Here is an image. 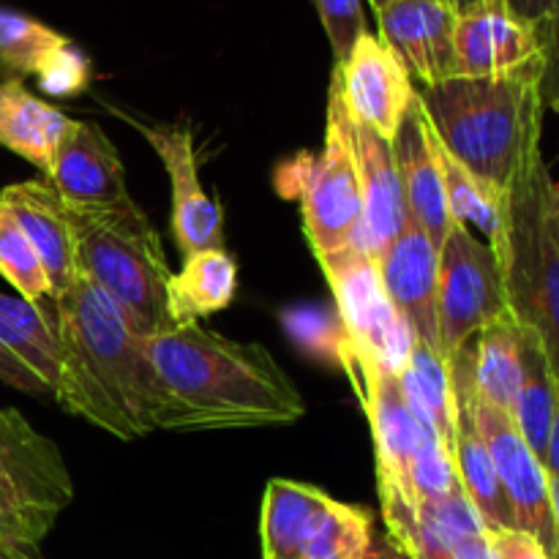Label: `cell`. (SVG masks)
<instances>
[{"instance_id":"10","label":"cell","mask_w":559,"mask_h":559,"mask_svg":"<svg viewBox=\"0 0 559 559\" xmlns=\"http://www.w3.org/2000/svg\"><path fill=\"white\" fill-rule=\"evenodd\" d=\"M331 93L353 123L393 140L418 102V87L393 49L374 33H364L353 52L336 63Z\"/></svg>"},{"instance_id":"20","label":"cell","mask_w":559,"mask_h":559,"mask_svg":"<svg viewBox=\"0 0 559 559\" xmlns=\"http://www.w3.org/2000/svg\"><path fill=\"white\" fill-rule=\"evenodd\" d=\"M0 464L49 516L58 519L74 497L58 445L38 435L16 409H0Z\"/></svg>"},{"instance_id":"19","label":"cell","mask_w":559,"mask_h":559,"mask_svg":"<svg viewBox=\"0 0 559 559\" xmlns=\"http://www.w3.org/2000/svg\"><path fill=\"white\" fill-rule=\"evenodd\" d=\"M393 156H396L399 180H402L404 205H407L409 222L418 224L440 249L453 227L448 213L445 180H442L440 153L429 123L424 118L420 102L413 104L407 118L402 120L399 131L391 140Z\"/></svg>"},{"instance_id":"17","label":"cell","mask_w":559,"mask_h":559,"mask_svg":"<svg viewBox=\"0 0 559 559\" xmlns=\"http://www.w3.org/2000/svg\"><path fill=\"white\" fill-rule=\"evenodd\" d=\"M456 76H500L522 71L540 60L535 25L502 3L456 16L453 31Z\"/></svg>"},{"instance_id":"7","label":"cell","mask_w":559,"mask_h":559,"mask_svg":"<svg viewBox=\"0 0 559 559\" xmlns=\"http://www.w3.org/2000/svg\"><path fill=\"white\" fill-rule=\"evenodd\" d=\"M320 267L331 284L338 322L355 358L371 360L396 377L402 374L415 336L388 298L377 257L364 246H347L320 257Z\"/></svg>"},{"instance_id":"23","label":"cell","mask_w":559,"mask_h":559,"mask_svg":"<svg viewBox=\"0 0 559 559\" xmlns=\"http://www.w3.org/2000/svg\"><path fill=\"white\" fill-rule=\"evenodd\" d=\"M238 293V262L224 249L183 257V267L167 287V311L175 328L200 325V320L224 311Z\"/></svg>"},{"instance_id":"29","label":"cell","mask_w":559,"mask_h":559,"mask_svg":"<svg viewBox=\"0 0 559 559\" xmlns=\"http://www.w3.org/2000/svg\"><path fill=\"white\" fill-rule=\"evenodd\" d=\"M69 44V38L44 22L0 9V63L16 74L38 76Z\"/></svg>"},{"instance_id":"13","label":"cell","mask_w":559,"mask_h":559,"mask_svg":"<svg viewBox=\"0 0 559 559\" xmlns=\"http://www.w3.org/2000/svg\"><path fill=\"white\" fill-rule=\"evenodd\" d=\"M377 265L388 298L409 325L415 342L440 355V325H437L440 249L435 240L407 218L396 240L377 257Z\"/></svg>"},{"instance_id":"31","label":"cell","mask_w":559,"mask_h":559,"mask_svg":"<svg viewBox=\"0 0 559 559\" xmlns=\"http://www.w3.org/2000/svg\"><path fill=\"white\" fill-rule=\"evenodd\" d=\"M0 276L27 304L41 306V300L49 298V282L41 260L3 205H0Z\"/></svg>"},{"instance_id":"12","label":"cell","mask_w":559,"mask_h":559,"mask_svg":"<svg viewBox=\"0 0 559 559\" xmlns=\"http://www.w3.org/2000/svg\"><path fill=\"white\" fill-rule=\"evenodd\" d=\"M115 115L134 126L151 142L167 169L169 186H173V238L180 254L189 257L197 251L224 249V213L216 197L207 194L202 186L191 131L180 126L142 123L126 112Z\"/></svg>"},{"instance_id":"11","label":"cell","mask_w":559,"mask_h":559,"mask_svg":"<svg viewBox=\"0 0 559 559\" xmlns=\"http://www.w3.org/2000/svg\"><path fill=\"white\" fill-rule=\"evenodd\" d=\"M469 404H473L475 424H478L480 437L489 448L497 478H500L506 500L511 506L513 530H522V533L538 538L551 557L555 522H551L549 473H546L544 462L527 445L511 413L480 402L475 396V388L469 393Z\"/></svg>"},{"instance_id":"46","label":"cell","mask_w":559,"mask_h":559,"mask_svg":"<svg viewBox=\"0 0 559 559\" xmlns=\"http://www.w3.org/2000/svg\"><path fill=\"white\" fill-rule=\"evenodd\" d=\"M555 197H557V205H559V183H555Z\"/></svg>"},{"instance_id":"40","label":"cell","mask_w":559,"mask_h":559,"mask_svg":"<svg viewBox=\"0 0 559 559\" xmlns=\"http://www.w3.org/2000/svg\"><path fill=\"white\" fill-rule=\"evenodd\" d=\"M544 467L546 473H549V478H559V396H557L555 420H551V429H549V442H546Z\"/></svg>"},{"instance_id":"24","label":"cell","mask_w":559,"mask_h":559,"mask_svg":"<svg viewBox=\"0 0 559 559\" xmlns=\"http://www.w3.org/2000/svg\"><path fill=\"white\" fill-rule=\"evenodd\" d=\"M524 328L511 314L486 325L469 342L473 388L480 402L513 413L519 385H522Z\"/></svg>"},{"instance_id":"21","label":"cell","mask_w":559,"mask_h":559,"mask_svg":"<svg viewBox=\"0 0 559 559\" xmlns=\"http://www.w3.org/2000/svg\"><path fill=\"white\" fill-rule=\"evenodd\" d=\"M333 497L320 486L273 478L260 511L262 559H306L322 513Z\"/></svg>"},{"instance_id":"15","label":"cell","mask_w":559,"mask_h":559,"mask_svg":"<svg viewBox=\"0 0 559 559\" xmlns=\"http://www.w3.org/2000/svg\"><path fill=\"white\" fill-rule=\"evenodd\" d=\"M380 38L420 87L456 76V14L442 0H391L377 9Z\"/></svg>"},{"instance_id":"43","label":"cell","mask_w":559,"mask_h":559,"mask_svg":"<svg viewBox=\"0 0 559 559\" xmlns=\"http://www.w3.org/2000/svg\"><path fill=\"white\" fill-rule=\"evenodd\" d=\"M364 559H407V557H404L402 551L391 544V540L382 538V540H374V544H371L369 555H366Z\"/></svg>"},{"instance_id":"34","label":"cell","mask_w":559,"mask_h":559,"mask_svg":"<svg viewBox=\"0 0 559 559\" xmlns=\"http://www.w3.org/2000/svg\"><path fill=\"white\" fill-rule=\"evenodd\" d=\"M311 3H314L317 16L322 22V31H325L328 41H331L333 60L342 63L353 52L355 41L364 33H369V27H366L364 0H311Z\"/></svg>"},{"instance_id":"2","label":"cell","mask_w":559,"mask_h":559,"mask_svg":"<svg viewBox=\"0 0 559 559\" xmlns=\"http://www.w3.org/2000/svg\"><path fill=\"white\" fill-rule=\"evenodd\" d=\"M418 102L437 142L497 194L511 183L527 142L544 134L540 60L513 74L418 87Z\"/></svg>"},{"instance_id":"27","label":"cell","mask_w":559,"mask_h":559,"mask_svg":"<svg viewBox=\"0 0 559 559\" xmlns=\"http://www.w3.org/2000/svg\"><path fill=\"white\" fill-rule=\"evenodd\" d=\"M559 396V382L551 371L549 358L540 347L538 336L524 328V353H522V385H519L516 402H513L511 418L516 420L519 431L533 448L535 456L544 462L546 442H549L551 420H555Z\"/></svg>"},{"instance_id":"45","label":"cell","mask_w":559,"mask_h":559,"mask_svg":"<svg viewBox=\"0 0 559 559\" xmlns=\"http://www.w3.org/2000/svg\"><path fill=\"white\" fill-rule=\"evenodd\" d=\"M369 3H371V9H382V5H385V3H391V0H369Z\"/></svg>"},{"instance_id":"5","label":"cell","mask_w":559,"mask_h":559,"mask_svg":"<svg viewBox=\"0 0 559 559\" xmlns=\"http://www.w3.org/2000/svg\"><path fill=\"white\" fill-rule=\"evenodd\" d=\"M80 276L102 289L140 336L173 331L167 287L175 271L162 235L136 202L123 207L69 205Z\"/></svg>"},{"instance_id":"36","label":"cell","mask_w":559,"mask_h":559,"mask_svg":"<svg viewBox=\"0 0 559 559\" xmlns=\"http://www.w3.org/2000/svg\"><path fill=\"white\" fill-rule=\"evenodd\" d=\"M540 38V96L559 115V16L535 27Z\"/></svg>"},{"instance_id":"37","label":"cell","mask_w":559,"mask_h":559,"mask_svg":"<svg viewBox=\"0 0 559 559\" xmlns=\"http://www.w3.org/2000/svg\"><path fill=\"white\" fill-rule=\"evenodd\" d=\"M0 382H5L14 391L27 393V396L36 399H52V391H49L47 382L36 374V371L27 369L3 342H0Z\"/></svg>"},{"instance_id":"35","label":"cell","mask_w":559,"mask_h":559,"mask_svg":"<svg viewBox=\"0 0 559 559\" xmlns=\"http://www.w3.org/2000/svg\"><path fill=\"white\" fill-rule=\"evenodd\" d=\"M87 80H91V63H87L85 55L69 44L47 69L38 74V82L47 93L55 96H74V93L85 91Z\"/></svg>"},{"instance_id":"42","label":"cell","mask_w":559,"mask_h":559,"mask_svg":"<svg viewBox=\"0 0 559 559\" xmlns=\"http://www.w3.org/2000/svg\"><path fill=\"white\" fill-rule=\"evenodd\" d=\"M442 3L448 5V9L453 11L456 16L462 14H469V11H478L484 9V5H495V3H502V0H442Z\"/></svg>"},{"instance_id":"16","label":"cell","mask_w":559,"mask_h":559,"mask_svg":"<svg viewBox=\"0 0 559 559\" xmlns=\"http://www.w3.org/2000/svg\"><path fill=\"white\" fill-rule=\"evenodd\" d=\"M0 205L14 216L25 238L36 249L49 282V298L69 293L80 278L76 238L69 205L47 180H22L0 191Z\"/></svg>"},{"instance_id":"8","label":"cell","mask_w":559,"mask_h":559,"mask_svg":"<svg viewBox=\"0 0 559 559\" xmlns=\"http://www.w3.org/2000/svg\"><path fill=\"white\" fill-rule=\"evenodd\" d=\"M511 314L506 282L495 249L478 240L473 229L453 222L440 246V289H437V325L440 355L451 360L486 325Z\"/></svg>"},{"instance_id":"18","label":"cell","mask_w":559,"mask_h":559,"mask_svg":"<svg viewBox=\"0 0 559 559\" xmlns=\"http://www.w3.org/2000/svg\"><path fill=\"white\" fill-rule=\"evenodd\" d=\"M344 109V107H342ZM347 120L349 145H353L355 169H358L360 186V233H364V246L374 257H380L388 246L396 240L407 224V205H404L402 180H399L396 156H393L391 140L380 136L366 126Z\"/></svg>"},{"instance_id":"4","label":"cell","mask_w":559,"mask_h":559,"mask_svg":"<svg viewBox=\"0 0 559 559\" xmlns=\"http://www.w3.org/2000/svg\"><path fill=\"white\" fill-rule=\"evenodd\" d=\"M52 320L80 344L136 440L162 429L194 431L189 409L167 391L153 369L145 336L131 328L123 311L102 289L80 276L69 293L55 298Z\"/></svg>"},{"instance_id":"3","label":"cell","mask_w":559,"mask_h":559,"mask_svg":"<svg viewBox=\"0 0 559 559\" xmlns=\"http://www.w3.org/2000/svg\"><path fill=\"white\" fill-rule=\"evenodd\" d=\"M544 134L524 147L502 191V233L491 246L506 282L508 311L535 333L559 382V205Z\"/></svg>"},{"instance_id":"41","label":"cell","mask_w":559,"mask_h":559,"mask_svg":"<svg viewBox=\"0 0 559 559\" xmlns=\"http://www.w3.org/2000/svg\"><path fill=\"white\" fill-rule=\"evenodd\" d=\"M551 495V522H555V546H551V559H559V478H549Z\"/></svg>"},{"instance_id":"39","label":"cell","mask_w":559,"mask_h":559,"mask_svg":"<svg viewBox=\"0 0 559 559\" xmlns=\"http://www.w3.org/2000/svg\"><path fill=\"white\" fill-rule=\"evenodd\" d=\"M502 5L535 27L559 16V0H502Z\"/></svg>"},{"instance_id":"30","label":"cell","mask_w":559,"mask_h":559,"mask_svg":"<svg viewBox=\"0 0 559 559\" xmlns=\"http://www.w3.org/2000/svg\"><path fill=\"white\" fill-rule=\"evenodd\" d=\"M374 544V516L369 508L331 500L311 538L306 559H364Z\"/></svg>"},{"instance_id":"9","label":"cell","mask_w":559,"mask_h":559,"mask_svg":"<svg viewBox=\"0 0 559 559\" xmlns=\"http://www.w3.org/2000/svg\"><path fill=\"white\" fill-rule=\"evenodd\" d=\"M349 380L360 391L371 435H374L377 489H380L382 511H388V508L418 511L413 495H409V464H413L415 451L426 440V435H431L435 429L418 418V413L409 407L407 396L399 385V377L382 366L353 355V377Z\"/></svg>"},{"instance_id":"33","label":"cell","mask_w":559,"mask_h":559,"mask_svg":"<svg viewBox=\"0 0 559 559\" xmlns=\"http://www.w3.org/2000/svg\"><path fill=\"white\" fill-rule=\"evenodd\" d=\"M407 480L415 506H429V502H440L445 497L456 495V491H464L451 448L435 431L426 435V440L415 451Z\"/></svg>"},{"instance_id":"14","label":"cell","mask_w":559,"mask_h":559,"mask_svg":"<svg viewBox=\"0 0 559 559\" xmlns=\"http://www.w3.org/2000/svg\"><path fill=\"white\" fill-rule=\"evenodd\" d=\"M47 183L66 205L74 207H123L134 202L126 186L118 147L87 120L71 123L49 164Z\"/></svg>"},{"instance_id":"44","label":"cell","mask_w":559,"mask_h":559,"mask_svg":"<svg viewBox=\"0 0 559 559\" xmlns=\"http://www.w3.org/2000/svg\"><path fill=\"white\" fill-rule=\"evenodd\" d=\"M0 559H36L31 551H20V549H0Z\"/></svg>"},{"instance_id":"1","label":"cell","mask_w":559,"mask_h":559,"mask_svg":"<svg viewBox=\"0 0 559 559\" xmlns=\"http://www.w3.org/2000/svg\"><path fill=\"white\" fill-rule=\"evenodd\" d=\"M145 349L194 431L289 426L306 415L300 391L262 344L180 325L145 338Z\"/></svg>"},{"instance_id":"28","label":"cell","mask_w":559,"mask_h":559,"mask_svg":"<svg viewBox=\"0 0 559 559\" xmlns=\"http://www.w3.org/2000/svg\"><path fill=\"white\" fill-rule=\"evenodd\" d=\"M437 153H440V167L442 180H445V200L451 218L456 224H464V227L480 229L486 243L495 246L502 233V194H497L489 186L480 183L475 175H469L440 142H437Z\"/></svg>"},{"instance_id":"38","label":"cell","mask_w":559,"mask_h":559,"mask_svg":"<svg viewBox=\"0 0 559 559\" xmlns=\"http://www.w3.org/2000/svg\"><path fill=\"white\" fill-rule=\"evenodd\" d=\"M500 559H551L538 538L522 530H497L491 533Z\"/></svg>"},{"instance_id":"22","label":"cell","mask_w":559,"mask_h":559,"mask_svg":"<svg viewBox=\"0 0 559 559\" xmlns=\"http://www.w3.org/2000/svg\"><path fill=\"white\" fill-rule=\"evenodd\" d=\"M74 120L33 96L20 80L0 82V145L47 175Z\"/></svg>"},{"instance_id":"26","label":"cell","mask_w":559,"mask_h":559,"mask_svg":"<svg viewBox=\"0 0 559 559\" xmlns=\"http://www.w3.org/2000/svg\"><path fill=\"white\" fill-rule=\"evenodd\" d=\"M399 385H402L404 396H407L409 407L418 413V418L429 424L453 453L456 396H453L451 371H448L445 360L420 342H415L407 366L399 374Z\"/></svg>"},{"instance_id":"6","label":"cell","mask_w":559,"mask_h":559,"mask_svg":"<svg viewBox=\"0 0 559 559\" xmlns=\"http://www.w3.org/2000/svg\"><path fill=\"white\" fill-rule=\"evenodd\" d=\"M276 189L300 202L304 233L317 260L347 246H364L358 169H355L344 109L333 93L328 96L322 153L320 156L298 153L293 162L284 164L276 173Z\"/></svg>"},{"instance_id":"32","label":"cell","mask_w":559,"mask_h":559,"mask_svg":"<svg viewBox=\"0 0 559 559\" xmlns=\"http://www.w3.org/2000/svg\"><path fill=\"white\" fill-rule=\"evenodd\" d=\"M282 322L298 349L309 353L311 358L338 366L347 374L353 371V349L338 317H331L322 309H289L282 314Z\"/></svg>"},{"instance_id":"25","label":"cell","mask_w":559,"mask_h":559,"mask_svg":"<svg viewBox=\"0 0 559 559\" xmlns=\"http://www.w3.org/2000/svg\"><path fill=\"white\" fill-rule=\"evenodd\" d=\"M0 342L47 382L55 399L60 380V347L52 314L41 306L27 304L20 295L0 293Z\"/></svg>"}]
</instances>
